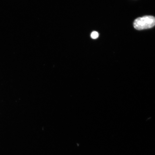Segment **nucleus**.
I'll return each instance as SVG.
<instances>
[{
    "label": "nucleus",
    "instance_id": "1",
    "mask_svg": "<svg viewBox=\"0 0 155 155\" xmlns=\"http://www.w3.org/2000/svg\"><path fill=\"white\" fill-rule=\"evenodd\" d=\"M155 25V17L151 15H146L136 19L133 26L136 30H141L153 28Z\"/></svg>",
    "mask_w": 155,
    "mask_h": 155
},
{
    "label": "nucleus",
    "instance_id": "2",
    "mask_svg": "<svg viewBox=\"0 0 155 155\" xmlns=\"http://www.w3.org/2000/svg\"><path fill=\"white\" fill-rule=\"evenodd\" d=\"M91 38L94 39H96L98 37L99 34L98 32L96 31L93 32L91 35Z\"/></svg>",
    "mask_w": 155,
    "mask_h": 155
}]
</instances>
